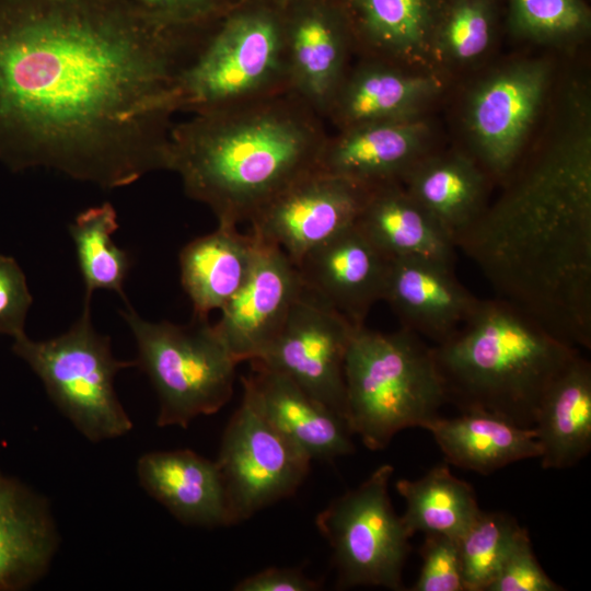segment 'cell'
Masks as SVG:
<instances>
[{
  "label": "cell",
  "instance_id": "cell-1",
  "mask_svg": "<svg viewBox=\"0 0 591 591\" xmlns=\"http://www.w3.org/2000/svg\"><path fill=\"white\" fill-rule=\"evenodd\" d=\"M200 42L128 0H0V161L108 189L167 170Z\"/></svg>",
  "mask_w": 591,
  "mask_h": 591
},
{
  "label": "cell",
  "instance_id": "cell-2",
  "mask_svg": "<svg viewBox=\"0 0 591 591\" xmlns=\"http://www.w3.org/2000/svg\"><path fill=\"white\" fill-rule=\"evenodd\" d=\"M559 134L455 240L500 298L591 348V125L569 96Z\"/></svg>",
  "mask_w": 591,
  "mask_h": 591
},
{
  "label": "cell",
  "instance_id": "cell-3",
  "mask_svg": "<svg viewBox=\"0 0 591 591\" xmlns=\"http://www.w3.org/2000/svg\"><path fill=\"white\" fill-rule=\"evenodd\" d=\"M323 118L292 90L197 113L172 126L167 170L218 224L237 227L317 169Z\"/></svg>",
  "mask_w": 591,
  "mask_h": 591
},
{
  "label": "cell",
  "instance_id": "cell-4",
  "mask_svg": "<svg viewBox=\"0 0 591 591\" xmlns=\"http://www.w3.org/2000/svg\"><path fill=\"white\" fill-rule=\"evenodd\" d=\"M448 403L533 428L546 390L579 355L518 306L494 297L432 347Z\"/></svg>",
  "mask_w": 591,
  "mask_h": 591
},
{
  "label": "cell",
  "instance_id": "cell-5",
  "mask_svg": "<svg viewBox=\"0 0 591 591\" xmlns=\"http://www.w3.org/2000/svg\"><path fill=\"white\" fill-rule=\"evenodd\" d=\"M345 384L349 429L373 451L403 429L421 428L448 403L432 347L403 327L392 333L356 327Z\"/></svg>",
  "mask_w": 591,
  "mask_h": 591
},
{
  "label": "cell",
  "instance_id": "cell-6",
  "mask_svg": "<svg viewBox=\"0 0 591 591\" xmlns=\"http://www.w3.org/2000/svg\"><path fill=\"white\" fill-rule=\"evenodd\" d=\"M286 90L283 11L246 0L215 25L181 73L179 112L202 113Z\"/></svg>",
  "mask_w": 591,
  "mask_h": 591
},
{
  "label": "cell",
  "instance_id": "cell-7",
  "mask_svg": "<svg viewBox=\"0 0 591 591\" xmlns=\"http://www.w3.org/2000/svg\"><path fill=\"white\" fill-rule=\"evenodd\" d=\"M138 349L135 360L159 398V427L186 428L219 412L231 398L237 362L206 320L189 326L150 322L128 306L121 312Z\"/></svg>",
  "mask_w": 591,
  "mask_h": 591
},
{
  "label": "cell",
  "instance_id": "cell-8",
  "mask_svg": "<svg viewBox=\"0 0 591 591\" xmlns=\"http://www.w3.org/2000/svg\"><path fill=\"white\" fill-rule=\"evenodd\" d=\"M63 334L48 340L14 337L13 352L42 380L48 396L81 434L92 442L119 438L132 428L114 389L116 374L136 366L118 360L108 337L91 321V300Z\"/></svg>",
  "mask_w": 591,
  "mask_h": 591
},
{
  "label": "cell",
  "instance_id": "cell-9",
  "mask_svg": "<svg viewBox=\"0 0 591 591\" xmlns=\"http://www.w3.org/2000/svg\"><path fill=\"white\" fill-rule=\"evenodd\" d=\"M393 472L390 464L379 466L316 515L315 524L333 549L338 588L403 589L410 536L390 500Z\"/></svg>",
  "mask_w": 591,
  "mask_h": 591
},
{
  "label": "cell",
  "instance_id": "cell-10",
  "mask_svg": "<svg viewBox=\"0 0 591 591\" xmlns=\"http://www.w3.org/2000/svg\"><path fill=\"white\" fill-rule=\"evenodd\" d=\"M241 381L242 401L224 429L215 461L223 484L228 525L292 496L312 462L273 427L247 380Z\"/></svg>",
  "mask_w": 591,
  "mask_h": 591
},
{
  "label": "cell",
  "instance_id": "cell-11",
  "mask_svg": "<svg viewBox=\"0 0 591 591\" xmlns=\"http://www.w3.org/2000/svg\"><path fill=\"white\" fill-rule=\"evenodd\" d=\"M356 327L303 283L282 327L251 363L289 378L347 421L345 359Z\"/></svg>",
  "mask_w": 591,
  "mask_h": 591
},
{
  "label": "cell",
  "instance_id": "cell-12",
  "mask_svg": "<svg viewBox=\"0 0 591 591\" xmlns=\"http://www.w3.org/2000/svg\"><path fill=\"white\" fill-rule=\"evenodd\" d=\"M369 188L314 170L268 201L252 233L279 246L294 265L311 250L356 224Z\"/></svg>",
  "mask_w": 591,
  "mask_h": 591
},
{
  "label": "cell",
  "instance_id": "cell-13",
  "mask_svg": "<svg viewBox=\"0 0 591 591\" xmlns=\"http://www.w3.org/2000/svg\"><path fill=\"white\" fill-rule=\"evenodd\" d=\"M543 61L509 66L472 93L466 125L486 174L503 178L513 170L537 116L548 84Z\"/></svg>",
  "mask_w": 591,
  "mask_h": 591
},
{
  "label": "cell",
  "instance_id": "cell-14",
  "mask_svg": "<svg viewBox=\"0 0 591 591\" xmlns=\"http://www.w3.org/2000/svg\"><path fill=\"white\" fill-rule=\"evenodd\" d=\"M257 237V236H256ZM258 239V237H257ZM250 274L213 327L234 360H256L282 327L303 282L277 245L259 240Z\"/></svg>",
  "mask_w": 591,
  "mask_h": 591
},
{
  "label": "cell",
  "instance_id": "cell-15",
  "mask_svg": "<svg viewBox=\"0 0 591 591\" xmlns=\"http://www.w3.org/2000/svg\"><path fill=\"white\" fill-rule=\"evenodd\" d=\"M282 11L290 89L324 117L345 76L349 22L338 0H302Z\"/></svg>",
  "mask_w": 591,
  "mask_h": 591
},
{
  "label": "cell",
  "instance_id": "cell-16",
  "mask_svg": "<svg viewBox=\"0 0 591 591\" xmlns=\"http://www.w3.org/2000/svg\"><path fill=\"white\" fill-rule=\"evenodd\" d=\"M390 258L355 224L306 253L296 265L303 283L352 325H366L383 299Z\"/></svg>",
  "mask_w": 591,
  "mask_h": 591
},
{
  "label": "cell",
  "instance_id": "cell-17",
  "mask_svg": "<svg viewBox=\"0 0 591 591\" xmlns=\"http://www.w3.org/2000/svg\"><path fill=\"white\" fill-rule=\"evenodd\" d=\"M383 301L401 323L436 345L449 339L478 302L454 267L418 257L390 258Z\"/></svg>",
  "mask_w": 591,
  "mask_h": 591
},
{
  "label": "cell",
  "instance_id": "cell-18",
  "mask_svg": "<svg viewBox=\"0 0 591 591\" xmlns=\"http://www.w3.org/2000/svg\"><path fill=\"white\" fill-rule=\"evenodd\" d=\"M425 135L412 117L339 130L327 137L317 170L367 188L397 183L421 160Z\"/></svg>",
  "mask_w": 591,
  "mask_h": 591
},
{
  "label": "cell",
  "instance_id": "cell-19",
  "mask_svg": "<svg viewBox=\"0 0 591 591\" xmlns=\"http://www.w3.org/2000/svg\"><path fill=\"white\" fill-rule=\"evenodd\" d=\"M244 376L258 406L290 443L311 461H332L355 451L347 421L289 378L255 363Z\"/></svg>",
  "mask_w": 591,
  "mask_h": 591
},
{
  "label": "cell",
  "instance_id": "cell-20",
  "mask_svg": "<svg viewBox=\"0 0 591 591\" xmlns=\"http://www.w3.org/2000/svg\"><path fill=\"white\" fill-rule=\"evenodd\" d=\"M58 533L45 498L0 473V591H20L47 572Z\"/></svg>",
  "mask_w": 591,
  "mask_h": 591
},
{
  "label": "cell",
  "instance_id": "cell-21",
  "mask_svg": "<svg viewBox=\"0 0 591 591\" xmlns=\"http://www.w3.org/2000/svg\"><path fill=\"white\" fill-rule=\"evenodd\" d=\"M137 476L143 489L185 524L228 526L222 479L216 462L192 450L141 455Z\"/></svg>",
  "mask_w": 591,
  "mask_h": 591
},
{
  "label": "cell",
  "instance_id": "cell-22",
  "mask_svg": "<svg viewBox=\"0 0 591 591\" xmlns=\"http://www.w3.org/2000/svg\"><path fill=\"white\" fill-rule=\"evenodd\" d=\"M356 225L387 258L418 257L455 266L453 241L397 183L369 188Z\"/></svg>",
  "mask_w": 591,
  "mask_h": 591
},
{
  "label": "cell",
  "instance_id": "cell-23",
  "mask_svg": "<svg viewBox=\"0 0 591 591\" xmlns=\"http://www.w3.org/2000/svg\"><path fill=\"white\" fill-rule=\"evenodd\" d=\"M258 244L252 232L242 234L236 225L218 224L213 232L194 239L182 248L181 282L196 318L207 320L240 290L253 266Z\"/></svg>",
  "mask_w": 591,
  "mask_h": 591
},
{
  "label": "cell",
  "instance_id": "cell-24",
  "mask_svg": "<svg viewBox=\"0 0 591 591\" xmlns=\"http://www.w3.org/2000/svg\"><path fill=\"white\" fill-rule=\"evenodd\" d=\"M421 428L432 434L445 462L483 475L541 454L533 428L484 410H464L451 418L438 415Z\"/></svg>",
  "mask_w": 591,
  "mask_h": 591
},
{
  "label": "cell",
  "instance_id": "cell-25",
  "mask_svg": "<svg viewBox=\"0 0 591 591\" xmlns=\"http://www.w3.org/2000/svg\"><path fill=\"white\" fill-rule=\"evenodd\" d=\"M533 429L545 470L567 468L591 449V364L580 354L557 375L538 405Z\"/></svg>",
  "mask_w": 591,
  "mask_h": 591
},
{
  "label": "cell",
  "instance_id": "cell-26",
  "mask_svg": "<svg viewBox=\"0 0 591 591\" xmlns=\"http://www.w3.org/2000/svg\"><path fill=\"white\" fill-rule=\"evenodd\" d=\"M402 182L453 243L486 208L487 174L466 155L421 159Z\"/></svg>",
  "mask_w": 591,
  "mask_h": 591
},
{
  "label": "cell",
  "instance_id": "cell-27",
  "mask_svg": "<svg viewBox=\"0 0 591 591\" xmlns=\"http://www.w3.org/2000/svg\"><path fill=\"white\" fill-rule=\"evenodd\" d=\"M437 91L438 82L432 78L372 63L344 76L324 116L332 118L339 130L407 118Z\"/></svg>",
  "mask_w": 591,
  "mask_h": 591
},
{
  "label": "cell",
  "instance_id": "cell-28",
  "mask_svg": "<svg viewBox=\"0 0 591 591\" xmlns=\"http://www.w3.org/2000/svg\"><path fill=\"white\" fill-rule=\"evenodd\" d=\"M442 0H338L352 38L401 58L432 42Z\"/></svg>",
  "mask_w": 591,
  "mask_h": 591
},
{
  "label": "cell",
  "instance_id": "cell-29",
  "mask_svg": "<svg viewBox=\"0 0 591 591\" xmlns=\"http://www.w3.org/2000/svg\"><path fill=\"white\" fill-rule=\"evenodd\" d=\"M395 487L406 501L401 518L410 537L422 532L457 540L482 512L473 487L455 477L445 464L415 480L401 478Z\"/></svg>",
  "mask_w": 591,
  "mask_h": 591
},
{
  "label": "cell",
  "instance_id": "cell-30",
  "mask_svg": "<svg viewBox=\"0 0 591 591\" xmlns=\"http://www.w3.org/2000/svg\"><path fill=\"white\" fill-rule=\"evenodd\" d=\"M118 227L116 210L112 204L104 202L80 212L69 228L86 300H92L93 292L100 289L125 298L124 282L131 262L128 253L112 240Z\"/></svg>",
  "mask_w": 591,
  "mask_h": 591
},
{
  "label": "cell",
  "instance_id": "cell-31",
  "mask_svg": "<svg viewBox=\"0 0 591 591\" xmlns=\"http://www.w3.org/2000/svg\"><path fill=\"white\" fill-rule=\"evenodd\" d=\"M525 531L508 513L482 511L457 538L465 591H486Z\"/></svg>",
  "mask_w": 591,
  "mask_h": 591
},
{
  "label": "cell",
  "instance_id": "cell-32",
  "mask_svg": "<svg viewBox=\"0 0 591 591\" xmlns=\"http://www.w3.org/2000/svg\"><path fill=\"white\" fill-rule=\"evenodd\" d=\"M498 19V0H442L431 43L453 60L475 59L490 46Z\"/></svg>",
  "mask_w": 591,
  "mask_h": 591
},
{
  "label": "cell",
  "instance_id": "cell-33",
  "mask_svg": "<svg viewBox=\"0 0 591 591\" xmlns=\"http://www.w3.org/2000/svg\"><path fill=\"white\" fill-rule=\"evenodd\" d=\"M506 22L517 37L541 43H566L590 31L584 0H506Z\"/></svg>",
  "mask_w": 591,
  "mask_h": 591
},
{
  "label": "cell",
  "instance_id": "cell-34",
  "mask_svg": "<svg viewBox=\"0 0 591 591\" xmlns=\"http://www.w3.org/2000/svg\"><path fill=\"white\" fill-rule=\"evenodd\" d=\"M160 25L181 32L212 27L246 0H128Z\"/></svg>",
  "mask_w": 591,
  "mask_h": 591
},
{
  "label": "cell",
  "instance_id": "cell-35",
  "mask_svg": "<svg viewBox=\"0 0 591 591\" xmlns=\"http://www.w3.org/2000/svg\"><path fill=\"white\" fill-rule=\"evenodd\" d=\"M420 555L422 565L410 591H465L456 538L425 534Z\"/></svg>",
  "mask_w": 591,
  "mask_h": 591
},
{
  "label": "cell",
  "instance_id": "cell-36",
  "mask_svg": "<svg viewBox=\"0 0 591 591\" xmlns=\"http://www.w3.org/2000/svg\"><path fill=\"white\" fill-rule=\"evenodd\" d=\"M538 564L528 531L512 546L486 591H559Z\"/></svg>",
  "mask_w": 591,
  "mask_h": 591
},
{
  "label": "cell",
  "instance_id": "cell-37",
  "mask_svg": "<svg viewBox=\"0 0 591 591\" xmlns=\"http://www.w3.org/2000/svg\"><path fill=\"white\" fill-rule=\"evenodd\" d=\"M31 304L32 296L22 269L12 257L0 255V334L13 338L24 334Z\"/></svg>",
  "mask_w": 591,
  "mask_h": 591
},
{
  "label": "cell",
  "instance_id": "cell-38",
  "mask_svg": "<svg viewBox=\"0 0 591 591\" xmlns=\"http://www.w3.org/2000/svg\"><path fill=\"white\" fill-rule=\"evenodd\" d=\"M320 583L297 568L269 567L239 581L235 591H314Z\"/></svg>",
  "mask_w": 591,
  "mask_h": 591
},
{
  "label": "cell",
  "instance_id": "cell-39",
  "mask_svg": "<svg viewBox=\"0 0 591 591\" xmlns=\"http://www.w3.org/2000/svg\"><path fill=\"white\" fill-rule=\"evenodd\" d=\"M265 1L280 8L281 10H283V9L294 4L297 2H300L302 0H265Z\"/></svg>",
  "mask_w": 591,
  "mask_h": 591
}]
</instances>
